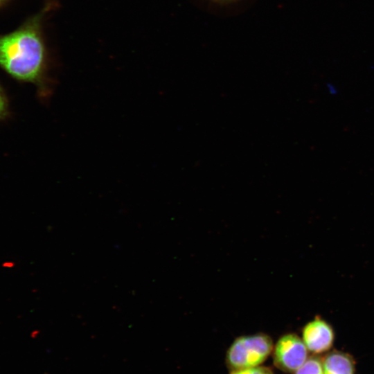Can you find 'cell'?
I'll use <instances>...</instances> for the list:
<instances>
[{"label":"cell","instance_id":"cell-1","mask_svg":"<svg viewBox=\"0 0 374 374\" xmlns=\"http://www.w3.org/2000/svg\"><path fill=\"white\" fill-rule=\"evenodd\" d=\"M44 12L0 37V66L14 78L36 84L46 95L50 90L46 78L47 53L41 26Z\"/></svg>","mask_w":374,"mask_h":374},{"label":"cell","instance_id":"cell-2","mask_svg":"<svg viewBox=\"0 0 374 374\" xmlns=\"http://www.w3.org/2000/svg\"><path fill=\"white\" fill-rule=\"evenodd\" d=\"M273 348V341L265 333L240 336L228 348L226 364L231 371L260 366Z\"/></svg>","mask_w":374,"mask_h":374},{"label":"cell","instance_id":"cell-3","mask_svg":"<svg viewBox=\"0 0 374 374\" xmlns=\"http://www.w3.org/2000/svg\"><path fill=\"white\" fill-rule=\"evenodd\" d=\"M272 352L276 367L287 373H294L308 358V350L303 341L294 333L281 336Z\"/></svg>","mask_w":374,"mask_h":374},{"label":"cell","instance_id":"cell-4","mask_svg":"<svg viewBox=\"0 0 374 374\" xmlns=\"http://www.w3.org/2000/svg\"><path fill=\"white\" fill-rule=\"evenodd\" d=\"M334 337L331 326L319 318L308 323L302 330V340L308 350L314 354L323 353L330 350Z\"/></svg>","mask_w":374,"mask_h":374},{"label":"cell","instance_id":"cell-5","mask_svg":"<svg viewBox=\"0 0 374 374\" xmlns=\"http://www.w3.org/2000/svg\"><path fill=\"white\" fill-rule=\"evenodd\" d=\"M324 374H355V364L349 354L332 351L322 359Z\"/></svg>","mask_w":374,"mask_h":374},{"label":"cell","instance_id":"cell-6","mask_svg":"<svg viewBox=\"0 0 374 374\" xmlns=\"http://www.w3.org/2000/svg\"><path fill=\"white\" fill-rule=\"evenodd\" d=\"M294 374H324L322 359L316 356L308 357Z\"/></svg>","mask_w":374,"mask_h":374},{"label":"cell","instance_id":"cell-7","mask_svg":"<svg viewBox=\"0 0 374 374\" xmlns=\"http://www.w3.org/2000/svg\"><path fill=\"white\" fill-rule=\"evenodd\" d=\"M229 374H273L269 367L258 366L256 367L231 371Z\"/></svg>","mask_w":374,"mask_h":374},{"label":"cell","instance_id":"cell-8","mask_svg":"<svg viewBox=\"0 0 374 374\" xmlns=\"http://www.w3.org/2000/svg\"><path fill=\"white\" fill-rule=\"evenodd\" d=\"M8 114V101L7 96L0 85V120L3 119Z\"/></svg>","mask_w":374,"mask_h":374},{"label":"cell","instance_id":"cell-9","mask_svg":"<svg viewBox=\"0 0 374 374\" xmlns=\"http://www.w3.org/2000/svg\"><path fill=\"white\" fill-rule=\"evenodd\" d=\"M2 267L8 269L12 268L15 267V262L10 260L5 261L3 262Z\"/></svg>","mask_w":374,"mask_h":374},{"label":"cell","instance_id":"cell-10","mask_svg":"<svg viewBox=\"0 0 374 374\" xmlns=\"http://www.w3.org/2000/svg\"><path fill=\"white\" fill-rule=\"evenodd\" d=\"M214 1H232V0H214Z\"/></svg>","mask_w":374,"mask_h":374},{"label":"cell","instance_id":"cell-11","mask_svg":"<svg viewBox=\"0 0 374 374\" xmlns=\"http://www.w3.org/2000/svg\"><path fill=\"white\" fill-rule=\"evenodd\" d=\"M6 0H0V5L2 4Z\"/></svg>","mask_w":374,"mask_h":374}]
</instances>
